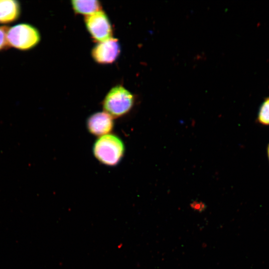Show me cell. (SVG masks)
<instances>
[{
  "mask_svg": "<svg viewBox=\"0 0 269 269\" xmlns=\"http://www.w3.org/2000/svg\"><path fill=\"white\" fill-rule=\"evenodd\" d=\"M125 151L123 140L112 134L99 137L93 146V152L96 158L101 163L110 166L119 164Z\"/></svg>",
  "mask_w": 269,
  "mask_h": 269,
  "instance_id": "cell-1",
  "label": "cell"
},
{
  "mask_svg": "<svg viewBox=\"0 0 269 269\" xmlns=\"http://www.w3.org/2000/svg\"><path fill=\"white\" fill-rule=\"evenodd\" d=\"M135 103L134 96L121 85L112 87L102 102L104 112L113 118H119L131 112Z\"/></svg>",
  "mask_w": 269,
  "mask_h": 269,
  "instance_id": "cell-2",
  "label": "cell"
},
{
  "mask_svg": "<svg viewBox=\"0 0 269 269\" xmlns=\"http://www.w3.org/2000/svg\"><path fill=\"white\" fill-rule=\"evenodd\" d=\"M6 39L9 46L20 50H27L39 43L40 34L33 25L19 23L8 28Z\"/></svg>",
  "mask_w": 269,
  "mask_h": 269,
  "instance_id": "cell-3",
  "label": "cell"
},
{
  "mask_svg": "<svg viewBox=\"0 0 269 269\" xmlns=\"http://www.w3.org/2000/svg\"><path fill=\"white\" fill-rule=\"evenodd\" d=\"M84 23L92 39L97 43L112 37V23L108 15L102 9L85 16Z\"/></svg>",
  "mask_w": 269,
  "mask_h": 269,
  "instance_id": "cell-4",
  "label": "cell"
},
{
  "mask_svg": "<svg viewBox=\"0 0 269 269\" xmlns=\"http://www.w3.org/2000/svg\"><path fill=\"white\" fill-rule=\"evenodd\" d=\"M121 51L118 39L111 37L97 43L91 51L93 59L99 64H112L119 57Z\"/></svg>",
  "mask_w": 269,
  "mask_h": 269,
  "instance_id": "cell-5",
  "label": "cell"
},
{
  "mask_svg": "<svg viewBox=\"0 0 269 269\" xmlns=\"http://www.w3.org/2000/svg\"><path fill=\"white\" fill-rule=\"evenodd\" d=\"M88 132L100 137L109 134L114 129L113 118L106 112H98L89 116L86 122Z\"/></svg>",
  "mask_w": 269,
  "mask_h": 269,
  "instance_id": "cell-6",
  "label": "cell"
},
{
  "mask_svg": "<svg viewBox=\"0 0 269 269\" xmlns=\"http://www.w3.org/2000/svg\"><path fill=\"white\" fill-rule=\"evenodd\" d=\"M20 13L19 2L14 0H0V24H8L18 19Z\"/></svg>",
  "mask_w": 269,
  "mask_h": 269,
  "instance_id": "cell-7",
  "label": "cell"
},
{
  "mask_svg": "<svg viewBox=\"0 0 269 269\" xmlns=\"http://www.w3.org/2000/svg\"><path fill=\"white\" fill-rule=\"evenodd\" d=\"M71 2L73 10L76 14L86 16L102 10V5L99 0H74Z\"/></svg>",
  "mask_w": 269,
  "mask_h": 269,
  "instance_id": "cell-8",
  "label": "cell"
},
{
  "mask_svg": "<svg viewBox=\"0 0 269 269\" xmlns=\"http://www.w3.org/2000/svg\"><path fill=\"white\" fill-rule=\"evenodd\" d=\"M256 122L261 126L269 127V97L265 98L261 104Z\"/></svg>",
  "mask_w": 269,
  "mask_h": 269,
  "instance_id": "cell-9",
  "label": "cell"
},
{
  "mask_svg": "<svg viewBox=\"0 0 269 269\" xmlns=\"http://www.w3.org/2000/svg\"><path fill=\"white\" fill-rule=\"evenodd\" d=\"M8 29V27L6 26L0 27V51L9 46L6 39Z\"/></svg>",
  "mask_w": 269,
  "mask_h": 269,
  "instance_id": "cell-10",
  "label": "cell"
},
{
  "mask_svg": "<svg viewBox=\"0 0 269 269\" xmlns=\"http://www.w3.org/2000/svg\"><path fill=\"white\" fill-rule=\"evenodd\" d=\"M190 207L195 211L202 212L206 209V205L201 201H194L190 204Z\"/></svg>",
  "mask_w": 269,
  "mask_h": 269,
  "instance_id": "cell-11",
  "label": "cell"
},
{
  "mask_svg": "<svg viewBox=\"0 0 269 269\" xmlns=\"http://www.w3.org/2000/svg\"><path fill=\"white\" fill-rule=\"evenodd\" d=\"M266 151H267V155L268 160L269 163V142H268L267 144Z\"/></svg>",
  "mask_w": 269,
  "mask_h": 269,
  "instance_id": "cell-12",
  "label": "cell"
}]
</instances>
